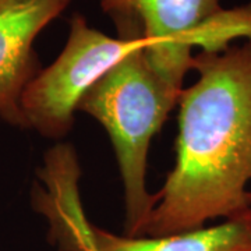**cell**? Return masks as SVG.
<instances>
[{
    "instance_id": "1",
    "label": "cell",
    "mask_w": 251,
    "mask_h": 251,
    "mask_svg": "<svg viewBox=\"0 0 251 251\" xmlns=\"http://www.w3.org/2000/svg\"><path fill=\"white\" fill-rule=\"evenodd\" d=\"M197 81L180 94L175 168L144 236L196 230L251 206V38L194 53Z\"/></svg>"
},
{
    "instance_id": "2",
    "label": "cell",
    "mask_w": 251,
    "mask_h": 251,
    "mask_svg": "<svg viewBox=\"0 0 251 251\" xmlns=\"http://www.w3.org/2000/svg\"><path fill=\"white\" fill-rule=\"evenodd\" d=\"M180 94L161 80L140 48L99 77L78 102L77 109L97 119L113 144L125 186L126 236H144L155 205L145 187L150 144Z\"/></svg>"
},
{
    "instance_id": "3",
    "label": "cell",
    "mask_w": 251,
    "mask_h": 251,
    "mask_svg": "<svg viewBox=\"0 0 251 251\" xmlns=\"http://www.w3.org/2000/svg\"><path fill=\"white\" fill-rule=\"evenodd\" d=\"M117 38L145 41V54L161 80L176 92L194 49L221 50L251 38V3L226 10L221 0H98Z\"/></svg>"
},
{
    "instance_id": "4",
    "label": "cell",
    "mask_w": 251,
    "mask_h": 251,
    "mask_svg": "<svg viewBox=\"0 0 251 251\" xmlns=\"http://www.w3.org/2000/svg\"><path fill=\"white\" fill-rule=\"evenodd\" d=\"M147 46L145 41L106 35L90 27L82 16H74L60 54L38 72L23 94L24 127L52 138L66 134L80 99L91 85L127 54Z\"/></svg>"
},
{
    "instance_id": "5",
    "label": "cell",
    "mask_w": 251,
    "mask_h": 251,
    "mask_svg": "<svg viewBox=\"0 0 251 251\" xmlns=\"http://www.w3.org/2000/svg\"><path fill=\"white\" fill-rule=\"evenodd\" d=\"M72 0H0V117L24 127L21 98L35 77L34 42Z\"/></svg>"
},
{
    "instance_id": "6",
    "label": "cell",
    "mask_w": 251,
    "mask_h": 251,
    "mask_svg": "<svg viewBox=\"0 0 251 251\" xmlns=\"http://www.w3.org/2000/svg\"><path fill=\"white\" fill-rule=\"evenodd\" d=\"M251 247V209L224 224L169 236H116L92 225L80 251H239Z\"/></svg>"
},
{
    "instance_id": "7",
    "label": "cell",
    "mask_w": 251,
    "mask_h": 251,
    "mask_svg": "<svg viewBox=\"0 0 251 251\" xmlns=\"http://www.w3.org/2000/svg\"><path fill=\"white\" fill-rule=\"evenodd\" d=\"M239 251H251V247H246V249H242V250Z\"/></svg>"
},
{
    "instance_id": "8",
    "label": "cell",
    "mask_w": 251,
    "mask_h": 251,
    "mask_svg": "<svg viewBox=\"0 0 251 251\" xmlns=\"http://www.w3.org/2000/svg\"><path fill=\"white\" fill-rule=\"evenodd\" d=\"M250 208H251V206H250Z\"/></svg>"
}]
</instances>
